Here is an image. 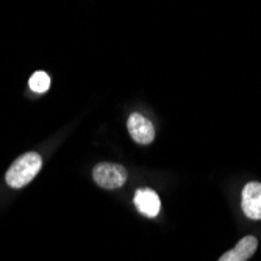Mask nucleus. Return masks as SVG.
Returning <instances> with one entry per match:
<instances>
[{
  "label": "nucleus",
  "mask_w": 261,
  "mask_h": 261,
  "mask_svg": "<svg viewBox=\"0 0 261 261\" xmlns=\"http://www.w3.org/2000/svg\"><path fill=\"white\" fill-rule=\"evenodd\" d=\"M135 205H136L138 211L147 218H155L161 208L158 194L153 191V189H149V188L138 189L135 194Z\"/></svg>",
  "instance_id": "nucleus-5"
},
{
  "label": "nucleus",
  "mask_w": 261,
  "mask_h": 261,
  "mask_svg": "<svg viewBox=\"0 0 261 261\" xmlns=\"http://www.w3.org/2000/svg\"><path fill=\"white\" fill-rule=\"evenodd\" d=\"M241 206L249 219H261V183L250 181L243 189Z\"/></svg>",
  "instance_id": "nucleus-3"
},
{
  "label": "nucleus",
  "mask_w": 261,
  "mask_h": 261,
  "mask_svg": "<svg viewBox=\"0 0 261 261\" xmlns=\"http://www.w3.org/2000/svg\"><path fill=\"white\" fill-rule=\"evenodd\" d=\"M258 240L255 236H246L231 250L221 255L219 261H247L256 250Z\"/></svg>",
  "instance_id": "nucleus-6"
},
{
  "label": "nucleus",
  "mask_w": 261,
  "mask_h": 261,
  "mask_svg": "<svg viewBox=\"0 0 261 261\" xmlns=\"http://www.w3.org/2000/svg\"><path fill=\"white\" fill-rule=\"evenodd\" d=\"M29 86L33 92H38V94H44L49 91L50 88V77L47 75L44 70H38L35 72L30 80H29Z\"/></svg>",
  "instance_id": "nucleus-7"
},
{
  "label": "nucleus",
  "mask_w": 261,
  "mask_h": 261,
  "mask_svg": "<svg viewBox=\"0 0 261 261\" xmlns=\"http://www.w3.org/2000/svg\"><path fill=\"white\" fill-rule=\"evenodd\" d=\"M41 166H42V160L39 153L36 152L23 153L8 168L5 181L8 183V186L14 189L23 188L38 175V172L41 171Z\"/></svg>",
  "instance_id": "nucleus-1"
},
{
  "label": "nucleus",
  "mask_w": 261,
  "mask_h": 261,
  "mask_svg": "<svg viewBox=\"0 0 261 261\" xmlns=\"http://www.w3.org/2000/svg\"><path fill=\"white\" fill-rule=\"evenodd\" d=\"M128 132L132 135V138L138 142V144H150L155 138V128L153 124L144 117L139 113H133L128 117V122H127Z\"/></svg>",
  "instance_id": "nucleus-4"
},
{
  "label": "nucleus",
  "mask_w": 261,
  "mask_h": 261,
  "mask_svg": "<svg viewBox=\"0 0 261 261\" xmlns=\"http://www.w3.org/2000/svg\"><path fill=\"white\" fill-rule=\"evenodd\" d=\"M127 169L116 163H100L92 171V178L103 189H117L127 181Z\"/></svg>",
  "instance_id": "nucleus-2"
}]
</instances>
